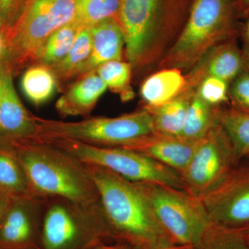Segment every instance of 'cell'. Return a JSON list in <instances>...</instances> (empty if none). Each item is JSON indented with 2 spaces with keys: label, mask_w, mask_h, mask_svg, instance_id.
Wrapping results in <instances>:
<instances>
[{
  "label": "cell",
  "mask_w": 249,
  "mask_h": 249,
  "mask_svg": "<svg viewBox=\"0 0 249 249\" xmlns=\"http://www.w3.org/2000/svg\"><path fill=\"white\" fill-rule=\"evenodd\" d=\"M241 160L217 119L180 175L183 190L201 199L219 186L240 165Z\"/></svg>",
  "instance_id": "10"
},
{
  "label": "cell",
  "mask_w": 249,
  "mask_h": 249,
  "mask_svg": "<svg viewBox=\"0 0 249 249\" xmlns=\"http://www.w3.org/2000/svg\"><path fill=\"white\" fill-rule=\"evenodd\" d=\"M92 40L91 53L80 76L95 71L112 60H123L124 52V34L116 19H106L90 28Z\"/></svg>",
  "instance_id": "16"
},
{
  "label": "cell",
  "mask_w": 249,
  "mask_h": 249,
  "mask_svg": "<svg viewBox=\"0 0 249 249\" xmlns=\"http://www.w3.org/2000/svg\"><path fill=\"white\" fill-rule=\"evenodd\" d=\"M201 141H190L182 137L155 132L120 147L146 156L180 175L186 169Z\"/></svg>",
  "instance_id": "12"
},
{
  "label": "cell",
  "mask_w": 249,
  "mask_h": 249,
  "mask_svg": "<svg viewBox=\"0 0 249 249\" xmlns=\"http://www.w3.org/2000/svg\"><path fill=\"white\" fill-rule=\"evenodd\" d=\"M0 29H2V30L4 31V27H3L2 21H1V16H0Z\"/></svg>",
  "instance_id": "40"
},
{
  "label": "cell",
  "mask_w": 249,
  "mask_h": 249,
  "mask_svg": "<svg viewBox=\"0 0 249 249\" xmlns=\"http://www.w3.org/2000/svg\"><path fill=\"white\" fill-rule=\"evenodd\" d=\"M0 93H1V80H0Z\"/></svg>",
  "instance_id": "43"
},
{
  "label": "cell",
  "mask_w": 249,
  "mask_h": 249,
  "mask_svg": "<svg viewBox=\"0 0 249 249\" xmlns=\"http://www.w3.org/2000/svg\"><path fill=\"white\" fill-rule=\"evenodd\" d=\"M242 51L244 67L245 70L249 72V44L244 42V47Z\"/></svg>",
  "instance_id": "36"
},
{
  "label": "cell",
  "mask_w": 249,
  "mask_h": 249,
  "mask_svg": "<svg viewBox=\"0 0 249 249\" xmlns=\"http://www.w3.org/2000/svg\"><path fill=\"white\" fill-rule=\"evenodd\" d=\"M157 249H193V246L185 245H171L166 246V247H160V248Z\"/></svg>",
  "instance_id": "37"
},
{
  "label": "cell",
  "mask_w": 249,
  "mask_h": 249,
  "mask_svg": "<svg viewBox=\"0 0 249 249\" xmlns=\"http://www.w3.org/2000/svg\"><path fill=\"white\" fill-rule=\"evenodd\" d=\"M33 196H55L75 206H100L85 165L58 147L34 140L12 142Z\"/></svg>",
  "instance_id": "3"
},
{
  "label": "cell",
  "mask_w": 249,
  "mask_h": 249,
  "mask_svg": "<svg viewBox=\"0 0 249 249\" xmlns=\"http://www.w3.org/2000/svg\"><path fill=\"white\" fill-rule=\"evenodd\" d=\"M111 240L101 206L80 207L65 201L46 212L41 224L42 249H93Z\"/></svg>",
  "instance_id": "8"
},
{
  "label": "cell",
  "mask_w": 249,
  "mask_h": 249,
  "mask_svg": "<svg viewBox=\"0 0 249 249\" xmlns=\"http://www.w3.org/2000/svg\"><path fill=\"white\" fill-rule=\"evenodd\" d=\"M56 84L57 79L52 70L40 64L29 67L21 80L23 92L36 106L43 104L52 97Z\"/></svg>",
  "instance_id": "24"
},
{
  "label": "cell",
  "mask_w": 249,
  "mask_h": 249,
  "mask_svg": "<svg viewBox=\"0 0 249 249\" xmlns=\"http://www.w3.org/2000/svg\"><path fill=\"white\" fill-rule=\"evenodd\" d=\"M243 37L245 42L249 44V20L243 31Z\"/></svg>",
  "instance_id": "39"
},
{
  "label": "cell",
  "mask_w": 249,
  "mask_h": 249,
  "mask_svg": "<svg viewBox=\"0 0 249 249\" xmlns=\"http://www.w3.org/2000/svg\"><path fill=\"white\" fill-rule=\"evenodd\" d=\"M107 89L96 71L90 72L82 76L59 98L57 110L62 116L89 114Z\"/></svg>",
  "instance_id": "17"
},
{
  "label": "cell",
  "mask_w": 249,
  "mask_h": 249,
  "mask_svg": "<svg viewBox=\"0 0 249 249\" xmlns=\"http://www.w3.org/2000/svg\"><path fill=\"white\" fill-rule=\"evenodd\" d=\"M193 0H122L116 20L134 71L157 67L181 32Z\"/></svg>",
  "instance_id": "2"
},
{
  "label": "cell",
  "mask_w": 249,
  "mask_h": 249,
  "mask_svg": "<svg viewBox=\"0 0 249 249\" xmlns=\"http://www.w3.org/2000/svg\"><path fill=\"white\" fill-rule=\"evenodd\" d=\"M0 194L12 198L33 196L22 165L14 152L0 150Z\"/></svg>",
  "instance_id": "20"
},
{
  "label": "cell",
  "mask_w": 249,
  "mask_h": 249,
  "mask_svg": "<svg viewBox=\"0 0 249 249\" xmlns=\"http://www.w3.org/2000/svg\"><path fill=\"white\" fill-rule=\"evenodd\" d=\"M32 140H71L89 145L121 147L156 132L150 111L142 109L118 117H95L77 122L48 120L34 116Z\"/></svg>",
  "instance_id": "5"
},
{
  "label": "cell",
  "mask_w": 249,
  "mask_h": 249,
  "mask_svg": "<svg viewBox=\"0 0 249 249\" xmlns=\"http://www.w3.org/2000/svg\"><path fill=\"white\" fill-rule=\"evenodd\" d=\"M13 75L8 70H1L0 136L11 142L31 140L36 133L35 116L28 112L18 97Z\"/></svg>",
  "instance_id": "14"
},
{
  "label": "cell",
  "mask_w": 249,
  "mask_h": 249,
  "mask_svg": "<svg viewBox=\"0 0 249 249\" xmlns=\"http://www.w3.org/2000/svg\"><path fill=\"white\" fill-rule=\"evenodd\" d=\"M236 229H237L241 232V234L243 235V237H245V240H247L249 245V224L245 226V227Z\"/></svg>",
  "instance_id": "38"
},
{
  "label": "cell",
  "mask_w": 249,
  "mask_h": 249,
  "mask_svg": "<svg viewBox=\"0 0 249 249\" xmlns=\"http://www.w3.org/2000/svg\"><path fill=\"white\" fill-rule=\"evenodd\" d=\"M93 249H136L124 244L114 242V244L103 243Z\"/></svg>",
  "instance_id": "34"
},
{
  "label": "cell",
  "mask_w": 249,
  "mask_h": 249,
  "mask_svg": "<svg viewBox=\"0 0 249 249\" xmlns=\"http://www.w3.org/2000/svg\"><path fill=\"white\" fill-rule=\"evenodd\" d=\"M84 165L98 192L111 240L136 249L175 245L137 183L102 167Z\"/></svg>",
  "instance_id": "1"
},
{
  "label": "cell",
  "mask_w": 249,
  "mask_h": 249,
  "mask_svg": "<svg viewBox=\"0 0 249 249\" xmlns=\"http://www.w3.org/2000/svg\"><path fill=\"white\" fill-rule=\"evenodd\" d=\"M237 37L229 39L211 49L191 71L186 73L185 90L196 91L204 78L217 77L230 84L245 70L242 51Z\"/></svg>",
  "instance_id": "13"
},
{
  "label": "cell",
  "mask_w": 249,
  "mask_h": 249,
  "mask_svg": "<svg viewBox=\"0 0 249 249\" xmlns=\"http://www.w3.org/2000/svg\"><path fill=\"white\" fill-rule=\"evenodd\" d=\"M10 200L11 199L8 196L0 194V222L9 208Z\"/></svg>",
  "instance_id": "35"
},
{
  "label": "cell",
  "mask_w": 249,
  "mask_h": 249,
  "mask_svg": "<svg viewBox=\"0 0 249 249\" xmlns=\"http://www.w3.org/2000/svg\"><path fill=\"white\" fill-rule=\"evenodd\" d=\"M217 119L230 137L239 158H245L249 155V113L224 105L218 107Z\"/></svg>",
  "instance_id": "23"
},
{
  "label": "cell",
  "mask_w": 249,
  "mask_h": 249,
  "mask_svg": "<svg viewBox=\"0 0 249 249\" xmlns=\"http://www.w3.org/2000/svg\"><path fill=\"white\" fill-rule=\"evenodd\" d=\"M229 83L217 77L204 78L198 86L196 92L211 106L218 107L229 104Z\"/></svg>",
  "instance_id": "29"
},
{
  "label": "cell",
  "mask_w": 249,
  "mask_h": 249,
  "mask_svg": "<svg viewBox=\"0 0 249 249\" xmlns=\"http://www.w3.org/2000/svg\"><path fill=\"white\" fill-rule=\"evenodd\" d=\"M235 0H193L184 25L157 70L176 68L185 74L211 49L239 37Z\"/></svg>",
  "instance_id": "4"
},
{
  "label": "cell",
  "mask_w": 249,
  "mask_h": 249,
  "mask_svg": "<svg viewBox=\"0 0 249 249\" xmlns=\"http://www.w3.org/2000/svg\"><path fill=\"white\" fill-rule=\"evenodd\" d=\"M27 0H0V16L5 33L17 22Z\"/></svg>",
  "instance_id": "31"
},
{
  "label": "cell",
  "mask_w": 249,
  "mask_h": 249,
  "mask_svg": "<svg viewBox=\"0 0 249 249\" xmlns=\"http://www.w3.org/2000/svg\"><path fill=\"white\" fill-rule=\"evenodd\" d=\"M137 183L175 245H194L211 224L201 199L184 190L162 183Z\"/></svg>",
  "instance_id": "9"
},
{
  "label": "cell",
  "mask_w": 249,
  "mask_h": 249,
  "mask_svg": "<svg viewBox=\"0 0 249 249\" xmlns=\"http://www.w3.org/2000/svg\"><path fill=\"white\" fill-rule=\"evenodd\" d=\"M2 70H4V69H0V80H1V72Z\"/></svg>",
  "instance_id": "41"
},
{
  "label": "cell",
  "mask_w": 249,
  "mask_h": 249,
  "mask_svg": "<svg viewBox=\"0 0 249 249\" xmlns=\"http://www.w3.org/2000/svg\"><path fill=\"white\" fill-rule=\"evenodd\" d=\"M77 0H27L17 22L6 32L13 74L36 62L47 39L74 19Z\"/></svg>",
  "instance_id": "6"
},
{
  "label": "cell",
  "mask_w": 249,
  "mask_h": 249,
  "mask_svg": "<svg viewBox=\"0 0 249 249\" xmlns=\"http://www.w3.org/2000/svg\"><path fill=\"white\" fill-rule=\"evenodd\" d=\"M218 107L205 102L196 92L188 106L181 137L190 141L204 139L217 120Z\"/></svg>",
  "instance_id": "21"
},
{
  "label": "cell",
  "mask_w": 249,
  "mask_h": 249,
  "mask_svg": "<svg viewBox=\"0 0 249 249\" xmlns=\"http://www.w3.org/2000/svg\"><path fill=\"white\" fill-rule=\"evenodd\" d=\"M246 159H247V160H249V155H247V157H245Z\"/></svg>",
  "instance_id": "42"
},
{
  "label": "cell",
  "mask_w": 249,
  "mask_h": 249,
  "mask_svg": "<svg viewBox=\"0 0 249 249\" xmlns=\"http://www.w3.org/2000/svg\"><path fill=\"white\" fill-rule=\"evenodd\" d=\"M122 0H77L74 21L91 28L106 19H116Z\"/></svg>",
  "instance_id": "27"
},
{
  "label": "cell",
  "mask_w": 249,
  "mask_h": 249,
  "mask_svg": "<svg viewBox=\"0 0 249 249\" xmlns=\"http://www.w3.org/2000/svg\"><path fill=\"white\" fill-rule=\"evenodd\" d=\"M92 40L90 28L80 30L70 52L61 61L49 67L56 79L66 80L80 76L82 70L91 53Z\"/></svg>",
  "instance_id": "22"
},
{
  "label": "cell",
  "mask_w": 249,
  "mask_h": 249,
  "mask_svg": "<svg viewBox=\"0 0 249 249\" xmlns=\"http://www.w3.org/2000/svg\"><path fill=\"white\" fill-rule=\"evenodd\" d=\"M0 69L10 70V53L6 33L0 29ZM12 73V72H11Z\"/></svg>",
  "instance_id": "32"
},
{
  "label": "cell",
  "mask_w": 249,
  "mask_h": 249,
  "mask_svg": "<svg viewBox=\"0 0 249 249\" xmlns=\"http://www.w3.org/2000/svg\"><path fill=\"white\" fill-rule=\"evenodd\" d=\"M187 84L186 74L176 68L160 69L142 82L140 95L142 107L155 108L179 96Z\"/></svg>",
  "instance_id": "18"
},
{
  "label": "cell",
  "mask_w": 249,
  "mask_h": 249,
  "mask_svg": "<svg viewBox=\"0 0 249 249\" xmlns=\"http://www.w3.org/2000/svg\"><path fill=\"white\" fill-rule=\"evenodd\" d=\"M196 92L185 90L178 97L163 106L151 109L145 108L151 114L156 132L181 137L188 106Z\"/></svg>",
  "instance_id": "19"
},
{
  "label": "cell",
  "mask_w": 249,
  "mask_h": 249,
  "mask_svg": "<svg viewBox=\"0 0 249 249\" xmlns=\"http://www.w3.org/2000/svg\"><path fill=\"white\" fill-rule=\"evenodd\" d=\"M236 12L238 19L249 17V0H235Z\"/></svg>",
  "instance_id": "33"
},
{
  "label": "cell",
  "mask_w": 249,
  "mask_h": 249,
  "mask_svg": "<svg viewBox=\"0 0 249 249\" xmlns=\"http://www.w3.org/2000/svg\"><path fill=\"white\" fill-rule=\"evenodd\" d=\"M95 71L111 91L120 95L124 101L134 98V91L131 87L132 65L124 60H112L103 64Z\"/></svg>",
  "instance_id": "26"
},
{
  "label": "cell",
  "mask_w": 249,
  "mask_h": 249,
  "mask_svg": "<svg viewBox=\"0 0 249 249\" xmlns=\"http://www.w3.org/2000/svg\"><path fill=\"white\" fill-rule=\"evenodd\" d=\"M43 142L58 147L83 164L102 167L132 182L162 183L183 189L181 177L175 170L138 152L71 140Z\"/></svg>",
  "instance_id": "7"
},
{
  "label": "cell",
  "mask_w": 249,
  "mask_h": 249,
  "mask_svg": "<svg viewBox=\"0 0 249 249\" xmlns=\"http://www.w3.org/2000/svg\"><path fill=\"white\" fill-rule=\"evenodd\" d=\"M41 225L21 204L8 208L0 222V249H42Z\"/></svg>",
  "instance_id": "15"
},
{
  "label": "cell",
  "mask_w": 249,
  "mask_h": 249,
  "mask_svg": "<svg viewBox=\"0 0 249 249\" xmlns=\"http://www.w3.org/2000/svg\"><path fill=\"white\" fill-rule=\"evenodd\" d=\"M193 249H249V245L237 229L211 224Z\"/></svg>",
  "instance_id": "28"
},
{
  "label": "cell",
  "mask_w": 249,
  "mask_h": 249,
  "mask_svg": "<svg viewBox=\"0 0 249 249\" xmlns=\"http://www.w3.org/2000/svg\"><path fill=\"white\" fill-rule=\"evenodd\" d=\"M211 224L240 229L249 224V163L240 165L201 199Z\"/></svg>",
  "instance_id": "11"
},
{
  "label": "cell",
  "mask_w": 249,
  "mask_h": 249,
  "mask_svg": "<svg viewBox=\"0 0 249 249\" xmlns=\"http://www.w3.org/2000/svg\"><path fill=\"white\" fill-rule=\"evenodd\" d=\"M83 29L73 19L55 31L42 46L36 59V63L51 67L61 61L70 52Z\"/></svg>",
  "instance_id": "25"
},
{
  "label": "cell",
  "mask_w": 249,
  "mask_h": 249,
  "mask_svg": "<svg viewBox=\"0 0 249 249\" xmlns=\"http://www.w3.org/2000/svg\"><path fill=\"white\" fill-rule=\"evenodd\" d=\"M229 98L232 107L249 113V72L245 69L229 84Z\"/></svg>",
  "instance_id": "30"
}]
</instances>
